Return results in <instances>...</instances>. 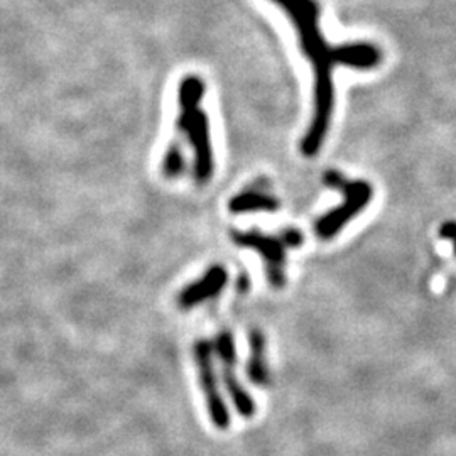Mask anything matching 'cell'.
<instances>
[{
  "mask_svg": "<svg viewBox=\"0 0 456 456\" xmlns=\"http://www.w3.org/2000/svg\"><path fill=\"white\" fill-rule=\"evenodd\" d=\"M291 19L299 37V45L313 65L314 73V112L310 129L301 141V152L313 158L325 142L335 105L333 68L352 66L357 69H372L380 63L382 53L370 43H355L330 46L320 28V4L316 0H271Z\"/></svg>",
  "mask_w": 456,
  "mask_h": 456,
  "instance_id": "6da1fadb",
  "label": "cell"
},
{
  "mask_svg": "<svg viewBox=\"0 0 456 456\" xmlns=\"http://www.w3.org/2000/svg\"><path fill=\"white\" fill-rule=\"evenodd\" d=\"M205 95V83L198 77L183 78L178 90L180 103V129L195 156V181L198 184H207L212 180L215 171V154H213L212 137H210V122L201 109V100Z\"/></svg>",
  "mask_w": 456,
  "mask_h": 456,
  "instance_id": "7a4b0ae2",
  "label": "cell"
},
{
  "mask_svg": "<svg viewBox=\"0 0 456 456\" xmlns=\"http://www.w3.org/2000/svg\"><path fill=\"white\" fill-rule=\"evenodd\" d=\"M325 184L343 193V205L323 215L314 225L316 235L323 240H330L369 205L372 186L365 181H348L338 171H328Z\"/></svg>",
  "mask_w": 456,
  "mask_h": 456,
  "instance_id": "3957f363",
  "label": "cell"
},
{
  "mask_svg": "<svg viewBox=\"0 0 456 456\" xmlns=\"http://www.w3.org/2000/svg\"><path fill=\"white\" fill-rule=\"evenodd\" d=\"M233 244L244 248L256 250L265 265V277L274 289H281L286 284V244L281 237L262 233L259 228L232 230Z\"/></svg>",
  "mask_w": 456,
  "mask_h": 456,
  "instance_id": "277c9868",
  "label": "cell"
},
{
  "mask_svg": "<svg viewBox=\"0 0 456 456\" xmlns=\"http://www.w3.org/2000/svg\"><path fill=\"white\" fill-rule=\"evenodd\" d=\"M195 363L198 380L201 386V391L207 401V409L210 414L212 423L218 429H228L230 428V412H228L227 403L220 392L218 379L215 372V350L213 343L201 338L195 343Z\"/></svg>",
  "mask_w": 456,
  "mask_h": 456,
  "instance_id": "5b68a950",
  "label": "cell"
},
{
  "mask_svg": "<svg viewBox=\"0 0 456 456\" xmlns=\"http://www.w3.org/2000/svg\"><path fill=\"white\" fill-rule=\"evenodd\" d=\"M213 350L215 355L220 362V370H222V379H224V386L227 389L228 397L233 404V408L237 409V412L244 418H252L256 414V401L254 397L245 391L244 386L240 384V380L237 379L235 374V363H237V354H235V342L232 333L224 330L215 337L213 342Z\"/></svg>",
  "mask_w": 456,
  "mask_h": 456,
  "instance_id": "8992f818",
  "label": "cell"
},
{
  "mask_svg": "<svg viewBox=\"0 0 456 456\" xmlns=\"http://www.w3.org/2000/svg\"><path fill=\"white\" fill-rule=\"evenodd\" d=\"M227 269L220 264H215L212 267H208L205 276L191 282L181 291L178 296V306L181 310L188 311L212 299L224 291V288L227 286Z\"/></svg>",
  "mask_w": 456,
  "mask_h": 456,
  "instance_id": "52a82bcc",
  "label": "cell"
},
{
  "mask_svg": "<svg viewBox=\"0 0 456 456\" xmlns=\"http://www.w3.org/2000/svg\"><path fill=\"white\" fill-rule=\"evenodd\" d=\"M247 377L254 386L265 387L271 382L269 362H267V340L261 330H250L248 333V360Z\"/></svg>",
  "mask_w": 456,
  "mask_h": 456,
  "instance_id": "ba28073f",
  "label": "cell"
},
{
  "mask_svg": "<svg viewBox=\"0 0 456 456\" xmlns=\"http://www.w3.org/2000/svg\"><path fill=\"white\" fill-rule=\"evenodd\" d=\"M279 201L276 196L261 188H248L242 193L233 196L228 203V210L232 213L248 212H276Z\"/></svg>",
  "mask_w": 456,
  "mask_h": 456,
  "instance_id": "9c48e42d",
  "label": "cell"
},
{
  "mask_svg": "<svg viewBox=\"0 0 456 456\" xmlns=\"http://www.w3.org/2000/svg\"><path fill=\"white\" fill-rule=\"evenodd\" d=\"M186 171V158L178 142H171L163 159V173L166 178L175 180L180 178L181 175Z\"/></svg>",
  "mask_w": 456,
  "mask_h": 456,
  "instance_id": "30bf717a",
  "label": "cell"
},
{
  "mask_svg": "<svg viewBox=\"0 0 456 456\" xmlns=\"http://www.w3.org/2000/svg\"><path fill=\"white\" fill-rule=\"evenodd\" d=\"M279 237L282 239L286 247H301V244H303V235L296 228H286Z\"/></svg>",
  "mask_w": 456,
  "mask_h": 456,
  "instance_id": "8fae6325",
  "label": "cell"
},
{
  "mask_svg": "<svg viewBox=\"0 0 456 456\" xmlns=\"http://www.w3.org/2000/svg\"><path fill=\"white\" fill-rule=\"evenodd\" d=\"M441 237H444V239H452V240H455L456 239V224H446L444 227L441 228Z\"/></svg>",
  "mask_w": 456,
  "mask_h": 456,
  "instance_id": "7c38bea8",
  "label": "cell"
},
{
  "mask_svg": "<svg viewBox=\"0 0 456 456\" xmlns=\"http://www.w3.org/2000/svg\"><path fill=\"white\" fill-rule=\"evenodd\" d=\"M455 252H456V239H455Z\"/></svg>",
  "mask_w": 456,
  "mask_h": 456,
  "instance_id": "4fadbf2b",
  "label": "cell"
}]
</instances>
